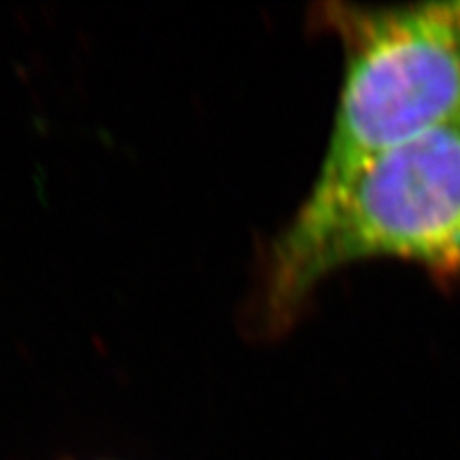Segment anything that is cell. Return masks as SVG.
Wrapping results in <instances>:
<instances>
[{
	"instance_id": "cell-1",
	"label": "cell",
	"mask_w": 460,
	"mask_h": 460,
	"mask_svg": "<svg viewBox=\"0 0 460 460\" xmlns=\"http://www.w3.org/2000/svg\"><path fill=\"white\" fill-rule=\"evenodd\" d=\"M379 258L460 284V119L309 190L269 254L264 324L288 329L329 275Z\"/></svg>"
},
{
	"instance_id": "cell-2",
	"label": "cell",
	"mask_w": 460,
	"mask_h": 460,
	"mask_svg": "<svg viewBox=\"0 0 460 460\" xmlns=\"http://www.w3.org/2000/svg\"><path fill=\"white\" fill-rule=\"evenodd\" d=\"M315 20L343 49L337 111L312 190L460 119V0L324 3Z\"/></svg>"
}]
</instances>
